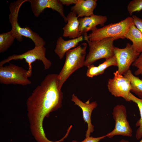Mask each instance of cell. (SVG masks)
Here are the masks:
<instances>
[{
  "instance_id": "10",
  "label": "cell",
  "mask_w": 142,
  "mask_h": 142,
  "mask_svg": "<svg viewBox=\"0 0 142 142\" xmlns=\"http://www.w3.org/2000/svg\"><path fill=\"white\" fill-rule=\"evenodd\" d=\"M113 74V78L109 79L108 81L107 87L109 92L115 97H121L129 102L128 97L131 89L129 80L120 74L117 70Z\"/></svg>"
},
{
  "instance_id": "14",
  "label": "cell",
  "mask_w": 142,
  "mask_h": 142,
  "mask_svg": "<svg viewBox=\"0 0 142 142\" xmlns=\"http://www.w3.org/2000/svg\"><path fill=\"white\" fill-rule=\"evenodd\" d=\"M77 14L70 12L67 16V23L63 28L64 37L74 39L82 36L79 31V23Z\"/></svg>"
},
{
  "instance_id": "4",
  "label": "cell",
  "mask_w": 142,
  "mask_h": 142,
  "mask_svg": "<svg viewBox=\"0 0 142 142\" xmlns=\"http://www.w3.org/2000/svg\"><path fill=\"white\" fill-rule=\"evenodd\" d=\"M119 39L116 37H110L93 41L88 39L85 40L89 50L85 58L84 66L87 67L99 59H106L114 56L113 42Z\"/></svg>"
},
{
  "instance_id": "9",
  "label": "cell",
  "mask_w": 142,
  "mask_h": 142,
  "mask_svg": "<svg viewBox=\"0 0 142 142\" xmlns=\"http://www.w3.org/2000/svg\"><path fill=\"white\" fill-rule=\"evenodd\" d=\"M114 52L117 63V70L121 75H123L130 69V65L140 54L134 50L132 44L129 43L123 48L114 46Z\"/></svg>"
},
{
  "instance_id": "28",
  "label": "cell",
  "mask_w": 142,
  "mask_h": 142,
  "mask_svg": "<svg viewBox=\"0 0 142 142\" xmlns=\"http://www.w3.org/2000/svg\"><path fill=\"white\" fill-rule=\"evenodd\" d=\"M119 142H129L128 141L125 140L123 139H122ZM142 142V139L139 142Z\"/></svg>"
},
{
  "instance_id": "13",
  "label": "cell",
  "mask_w": 142,
  "mask_h": 142,
  "mask_svg": "<svg viewBox=\"0 0 142 142\" xmlns=\"http://www.w3.org/2000/svg\"><path fill=\"white\" fill-rule=\"evenodd\" d=\"M79 23V31L82 35L87 34L89 31H93L97 28L96 26L100 25L101 26L107 20V18L105 16L93 14L89 17L80 18L78 19Z\"/></svg>"
},
{
  "instance_id": "23",
  "label": "cell",
  "mask_w": 142,
  "mask_h": 142,
  "mask_svg": "<svg viewBox=\"0 0 142 142\" xmlns=\"http://www.w3.org/2000/svg\"><path fill=\"white\" fill-rule=\"evenodd\" d=\"M131 65L137 68L134 72V75L135 76L141 75L142 76L141 79L142 80V52Z\"/></svg>"
},
{
  "instance_id": "18",
  "label": "cell",
  "mask_w": 142,
  "mask_h": 142,
  "mask_svg": "<svg viewBox=\"0 0 142 142\" xmlns=\"http://www.w3.org/2000/svg\"><path fill=\"white\" fill-rule=\"evenodd\" d=\"M123 75L128 78L130 81L131 87L130 91L142 99V80L134 75L130 69Z\"/></svg>"
},
{
  "instance_id": "21",
  "label": "cell",
  "mask_w": 142,
  "mask_h": 142,
  "mask_svg": "<svg viewBox=\"0 0 142 142\" xmlns=\"http://www.w3.org/2000/svg\"><path fill=\"white\" fill-rule=\"evenodd\" d=\"M111 66H117V60L115 55L105 59V61L98 66L99 70V75L104 73L105 70L107 68Z\"/></svg>"
},
{
  "instance_id": "16",
  "label": "cell",
  "mask_w": 142,
  "mask_h": 142,
  "mask_svg": "<svg viewBox=\"0 0 142 142\" xmlns=\"http://www.w3.org/2000/svg\"><path fill=\"white\" fill-rule=\"evenodd\" d=\"M84 40V38L83 35L67 40H64L61 37H60L57 40L54 52L59 58L61 59L68 51L76 47Z\"/></svg>"
},
{
  "instance_id": "25",
  "label": "cell",
  "mask_w": 142,
  "mask_h": 142,
  "mask_svg": "<svg viewBox=\"0 0 142 142\" xmlns=\"http://www.w3.org/2000/svg\"><path fill=\"white\" fill-rule=\"evenodd\" d=\"M132 17L133 23L142 33V19L136 15H133Z\"/></svg>"
},
{
  "instance_id": "24",
  "label": "cell",
  "mask_w": 142,
  "mask_h": 142,
  "mask_svg": "<svg viewBox=\"0 0 142 142\" xmlns=\"http://www.w3.org/2000/svg\"><path fill=\"white\" fill-rule=\"evenodd\" d=\"M87 67L86 75L88 77L93 78L95 76L99 75V70L98 66L92 64Z\"/></svg>"
},
{
  "instance_id": "2",
  "label": "cell",
  "mask_w": 142,
  "mask_h": 142,
  "mask_svg": "<svg viewBox=\"0 0 142 142\" xmlns=\"http://www.w3.org/2000/svg\"><path fill=\"white\" fill-rule=\"evenodd\" d=\"M28 0H17L10 4L9 8L10 13L9 16V22L12 26L11 31L16 39L19 42L22 41V36H23L31 39L34 43L35 46H44L45 42L38 34L28 27H21L18 23V17L20 8Z\"/></svg>"
},
{
  "instance_id": "3",
  "label": "cell",
  "mask_w": 142,
  "mask_h": 142,
  "mask_svg": "<svg viewBox=\"0 0 142 142\" xmlns=\"http://www.w3.org/2000/svg\"><path fill=\"white\" fill-rule=\"evenodd\" d=\"M87 46V44L84 42L66 52L64 63L58 74L59 86L60 89L73 73L84 66Z\"/></svg>"
},
{
  "instance_id": "12",
  "label": "cell",
  "mask_w": 142,
  "mask_h": 142,
  "mask_svg": "<svg viewBox=\"0 0 142 142\" xmlns=\"http://www.w3.org/2000/svg\"><path fill=\"white\" fill-rule=\"evenodd\" d=\"M71 100L74 103L75 105L78 106L82 109L83 119L88 125L85 136L86 137L90 136L91 133L94 130V126L91 123V116L93 110L97 106V102H90V99H89L84 103L79 99L74 94L72 95Z\"/></svg>"
},
{
  "instance_id": "6",
  "label": "cell",
  "mask_w": 142,
  "mask_h": 142,
  "mask_svg": "<svg viewBox=\"0 0 142 142\" xmlns=\"http://www.w3.org/2000/svg\"><path fill=\"white\" fill-rule=\"evenodd\" d=\"M32 73L22 67L10 63L0 66V83L1 84H19L23 86L31 84L28 78Z\"/></svg>"
},
{
  "instance_id": "8",
  "label": "cell",
  "mask_w": 142,
  "mask_h": 142,
  "mask_svg": "<svg viewBox=\"0 0 142 142\" xmlns=\"http://www.w3.org/2000/svg\"><path fill=\"white\" fill-rule=\"evenodd\" d=\"M126 110L123 104L118 105L113 110L112 114L115 121L114 129L106 135L111 138L116 135L131 137L133 130L127 119Z\"/></svg>"
},
{
  "instance_id": "7",
  "label": "cell",
  "mask_w": 142,
  "mask_h": 142,
  "mask_svg": "<svg viewBox=\"0 0 142 142\" xmlns=\"http://www.w3.org/2000/svg\"><path fill=\"white\" fill-rule=\"evenodd\" d=\"M46 49L44 46H35L33 49L23 53L17 55L13 54L9 56L7 58L0 62V66L3 65L12 60L24 59L28 64V70L32 73V64L37 60L41 61L44 65V69L47 70L51 67L52 63L46 57Z\"/></svg>"
},
{
  "instance_id": "26",
  "label": "cell",
  "mask_w": 142,
  "mask_h": 142,
  "mask_svg": "<svg viewBox=\"0 0 142 142\" xmlns=\"http://www.w3.org/2000/svg\"><path fill=\"white\" fill-rule=\"evenodd\" d=\"M106 135L98 137H93V136L86 137L85 139L81 142L77 141L76 140H73L71 142H99L100 140L106 137Z\"/></svg>"
},
{
  "instance_id": "17",
  "label": "cell",
  "mask_w": 142,
  "mask_h": 142,
  "mask_svg": "<svg viewBox=\"0 0 142 142\" xmlns=\"http://www.w3.org/2000/svg\"><path fill=\"white\" fill-rule=\"evenodd\" d=\"M124 37L132 42V46L135 51L140 54L142 52V33L133 23Z\"/></svg>"
},
{
  "instance_id": "19",
  "label": "cell",
  "mask_w": 142,
  "mask_h": 142,
  "mask_svg": "<svg viewBox=\"0 0 142 142\" xmlns=\"http://www.w3.org/2000/svg\"><path fill=\"white\" fill-rule=\"evenodd\" d=\"M128 99L129 101H132L137 104L139 110L140 118L135 124L136 127H139L136 131V138L137 140H139L142 137V99L136 97L131 92Z\"/></svg>"
},
{
  "instance_id": "11",
  "label": "cell",
  "mask_w": 142,
  "mask_h": 142,
  "mask_svg": "<svg viewBox=\"0 0 142 142\" xmlns=\"http://www.w3.org/2000/svg\"><path fill=\"white\" fill-rule=\"evenodd\" d=\"M28 1L31 3L32 10L35 16L38 17L45 9L50 8L58 12L65 22H67L63 4L59 0H28Z\"/></svg>"
},
{
  "instance_id": "5",
  "label": "cell",
  "mask_w": 142,
  "mask_h": 142,
  "mask_svg": "<svg viewBox=\"0 0 142 142\" xmlns=\"http://www.w3.org/2000/svg\"><path fill=\"white\" fill-rule=\"evenodd\" d=\"M133 23L132 17H128L118 22L97 28L88 35V39L93 41L110 37L125 39L124 36Z\"/></svg>"
},
{
  "instance_id": "20",
  "label": "cell",
  "mask_w": 142,
  "mask_h": 142,
  "mask_svg": "<svg viewBox=\"0 0 142 142\" xmlns=\"http://www.w3.org/2000/svg\"><path fill=\"white\" fill-rule=\"evenodd\" d=\"M16 39L11 31L0 34V53L6 51L12 45Z\"/></svg>"
},
{
  "instance_id": "15",
  "label": "cell",
  "mask_w": 142,
  "mask_h": 142,
  "mask_svg": "<svg viewBox=\"0 0 142 142\" xmlns=\"http://www.w3.org/2000/svg\"><path fill=\"white\" fill-rule=\"evenodd\" d=\"M97 0H77L71 10L78 15V17H89L94 14L93 11L97 5Z\"/></svg>"
},
{
  "instance_id": "27",
  "label": "cell",
  "mask_w": 142,
  "mask_h": 142,
  "mask_svg": "<svg viewBox=\"0 0 142 142\" xmlns=\"http://www.w3.org/2000/svg\"><path fill=\"white\" fill-rule=\"evenodd\" d=\"M63 4L69 6L71 4H75L77 0H59Z\"/></svg>"
},
{
  "instance_id": "1",
  "label": "cell",
  "mask_w": 142,
  "mask_h": 142,
  "mask_svg": "<svg viewBox=\"0 0 142 142\" xmlns=\"http://www.w3.org/2000/svg\"><path fill=\"white\" fill-rule=\"evenodd\" d=\"M58 74L46 75L28 98L26 104L31 131L36 139L46 137L43 127L44 118L62 106L63 93L59 86Z\"/></svg>"
},
{
  "instance_id": "22",
  "label": "cell",
  "mask_w": 142,
  "mask_h": 142,
  "mask_svg": "<svg viewBox=\"0 0 142 142\" xmlns=\"http://www.w3.org/2000/svg\"><path fill=\"white\" fill-rule=\"evenodd\" d=\"M128 11L130 16L135 12L142 10V0H133L131 1L127 6Z\"/></svg>"
}]
</instances>
